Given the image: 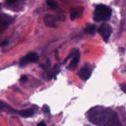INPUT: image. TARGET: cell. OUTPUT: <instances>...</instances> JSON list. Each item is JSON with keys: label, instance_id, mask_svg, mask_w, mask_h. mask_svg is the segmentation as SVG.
<instances>
[{"label": "cell", "instance_id": "6", "mask_svg": "<svg viewBox=\"0 0 126 126\" xmlns=\"http://www.w3.org/2000/svg\"><path fill=\"white\" fill-rule=\"evenodd\" d=\"M80 60V54L78 50H76V54H75V56H74L73 59L72 60V61L71 62V63H70V65L68 66V69L70 70H74L75 68L76 67V66L78 64Z\"/></svg>", "mask_w": 126, "mask_h": 126}, {"label": "cell", "instance_id": "8", "mask_svg": "<svg viewBox=\"0 0 126 126\" xmlns=\"http://www.w3.org/2000/svg\"><path fill=\"white\" fill-rule=\"evenodd\" d=\"M82 11H83V8L82 7H77V8L74 9L72 12H71V15H70L71 19L73 20L75 18L80 17L81 14L82 13Z\"/></svg>", "mask_w": 126, "mask_h": 126}, {"label": "cell", "instance_id": "12", "mask_svg": "<svg viewBox=\"0 0 126 126\" xmlns=\"http://www.w3.org/2000/svg\"><path fill=\"white\" fill-rule=\"evenodd\" d=\"M47 3L48 6L52 9H54L57 6V3L54 0H47Z\"/></svg>", "mask_w": 126, "mask_h": 126}, {"label": "cell", "instance_id": "9", "mask_svg": "<svg viewBox=\"0 0 126 126\" xmlns=\"http://www.w3.org/2000/svg\"><path fill=\"white\" fill-rule=\"evenodd\" d=\"M34 113V111L32 109L24 110L18 111V114L23 118H29V117L32 116H33Z\"/></svg>", "mask_w": 126, "mask_h": 126}, {"label": "cell", "instance_id": "4", "mask_svg": "<svg viewBox=\"0 0 126 126\" xmlns=\"http://www.w3.org/2000/svg\"><path fill=\"white\" fill-rule=\"evenodd\" d=\"M38 60V54L34 52H31L27 55L26 56L23 57L21 59L20 61V66H24L28 65L30 63L36 62Z\"/></svg>", "mask_w": 126, "mask_h": 126}, {"label": "cell", "instance_id": "16", "mask_svg": "<svg viewBox=\"0 0 126 126\" xmlns=\"http://www.w3.org/2000/svg\"><path fill=\"white\" fill-rule=\"evenodd\" d=\"M126 83H123L121 84V89L124 92H126Z\"/></svg>", "mask_w": 126, "mask_h": 126}, {"label": "cell", "instance_id": "18", "mask_svg": "<svg viewBox=\"0 0 126 126\" xmlns=\"http://www.w3.org/2000/svg\"><path fill=\"white\" fill-rule=\"evenodd\" d=\"M7 44H8V41H5L2 42L0 46H6L7 45Z\"/></svg>", "mask_w": 126, "mask_h": 126}, {"label": "cell", "instance_id": "15", "mask_svg": "<svg viewBox=\"0 0 126 126\" xmlns=\"http://www.w3.org/2000/svg\"><path fill=\"white\" fill-rule=\"evenodd\" d=\"M6 1L7 3H9L11 4H14V3H15V2H16L17 1H18V0H6Z\"/></svg>", "mask_w": 126, "mask_h": 126}, {"label": "cell", "instance_id": "13", "mask_svg": "<svg viewBox=\"0 0 126 126\" xmlns=\"http://www.w3.org/2000/svg\"><path fill=\"white\" fill-rule=\"evenodd\" d=\"M42 110H43V111L46 113H49V112H50V109H49V107L47 105H44V107H43Z\"/></svg>", "mask_w": 126, "mask_h": 126}, {"label": "cell", "instance_id": "1", "mask_svg": "<svg viewBox=\"0 0 126 126\" xmlns=\"http://www.w3.org/2000/svg\"><path fill=\"white\" fill-rule=\"evenodd\" d=\"M89 120L98 126H122L118 113L115 111L103 107H95L88 113Z\"/></svg>", "mask_w": 126, "mask_h": 126}, {"label": "cell", "instance_id": "3", "mask_svg": "<svg viewBox=\"0 0 126 126\" xmlns=\"http://www.w3.org/2000/svg\"><path fill=\"white\" fill-rule=\"evenodd\" d=\"M98 32L99 34L102 36L103 40L105 42H108L111 35L113 29H112V27L109 24L104 23L100 26Z\"/></svg>", "mask_w": 126, "mask_h": 126}, {"label": "cell", "instance_id": "10", "mask_svg": "<svg viewBox=\"0 0 126 126\" xmlns=\"http://www.w3.org/2000/svg\"><path fill=\"white\" fill-rule=\"evenodd\" d=\"M4 110H7L9 111H11L13 113H17V114H18V111H16L15 110L12 109L9 106L7 105L6 103H5L4 102H0V111Z\"/></svg>", "mask_w": 126, "mask_h": 126}, {"label": "cell", "instance_id": "11", "mask_svg": "<svg viewBox=\"0 0 126 126\" xmlns=\"http://www.w3.org/2000/svg\"><path fill=\"white\" fill-rule=\"evenodd\" d=\"M84 32L87 34H94L96 32V27L94 25H91L86 27L84 30Z\"/></svg>", "mask_w": 126, "mask_h": 126}, {"label": "cell", "instance_id": "17", "mask_svg": "<svg viewBox=\"0 0 126 126\" xmlns=\"http://www.w3.org/2000/svg\"><path fill=\"white\" fill-rule=\"evenodd\" d=\"M47 126L44 121H41V123H39V124H38V126Z\"/></svg>", "mask_w": 126, "mask_h": 126}, {"label": "cell", "instance_id": "7", "mask_svg": "<svg viewBox=\"0 0 126 126\" xmlns=\"http://www.w3.org/2000/svg\"><path fill=\"white\" fill-rule=\"evenodd\" d=\"M57 20H58L57 17L54 16H50V15L46 16L45 19H44L46 24L49 27H54L53 24H54V23Z\"/></svg>", "mask_w": 126, "mask_h": 126}, {"label": "cell", "instance_id": "2", "mask_svg": "<svg viewBox=\"0 0 126 126\" xmlns=\"http://www.w3.org/2000/svg\"><path fill=\"white\" fill-rule=\"evenodd\" d=\"M112 11L106 5L100 4L96 7L94 13V19L95 22H105L111 17Z\"/></svg>", "mask_w": 126, "mask_h": 126}, {"label": "cell", "instance_id": "14", "mask_svg": "<svg viewBox=\"0 0 126 126\" xmlns=\"http://www.w3.org/2000/svg\"><path fill=\"white\" fill-rule=\"evenodd\" d=\"M27 79H28V78H27V76H26V75H23V76H21L20 81H22V82H25V81H27Z\"/></svg>", "mask_w": 126, "mask_h": 126}, {"label": "cell", "instance_id": "5", "mask_svg": "<svg viewBox=\"0 0 126 126\" xmlns=\"http://www.w3.org/2000/svg\"><path fill=\"white\" fill-rule=\"evenodd\" d=\"M78 75L80 78L82 79V80L86 81L91 76V71L89 68L87 67V66H84L80 70V71L78 73Z\"/></svg>", "mask_w": 126, "mask_h": 126}]
</instances>
